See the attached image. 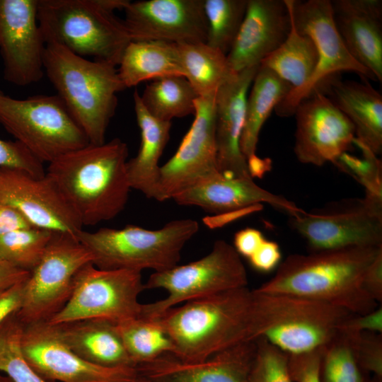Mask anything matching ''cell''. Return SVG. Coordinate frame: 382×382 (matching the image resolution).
<instances>
[{
    "label": "cell",
    "mask_w": 382,
    "mask_h": 382,
    "mask_svg": "<svg viewBox=\"0 0 382 382\" xmlns=\"http://www.w3.org/2000/svg\"><path fill=\"white\" fill-rule=\"evenodd\" d=\"M381 247H350L293 254L280 262L272 278L255 289L265 294H286L325 302L354 315L377 308L363 287L369 265Z\"/></svg>",
    "instance_id": "cell-1"
},
{
    "label": "cell",
    "mask_w": 382,
    "mask_h": 382,
    "mask_svg": "<svg viewBox=\"0 0 382 382\" xmlns=\"http://www.w3.org/2000/svg\"><path fill=\"white\" fill-rule=\"evenodd\" d=\"M127 144L119 138L88 144L50 162L46 174L55 183L83 226L116 217L132 190L127 172Z\"/></svg>",
    "instance_id": "cell-2"
},
{
    "label": "cell",
    "mask_w": 382,
    "mask_h": 382,
    "mask_svg": "<svg viewBox=\"0 0 382 382\" xmlns=\"http://www.w3.org/2000/svg\"><path fill=\"white\" fill-rule=\"evenodd\" d=\"M253 291L245 286L187 301L157 318L174 345L172 356L197 362L253 341Z\"/></svg>",
    "instance_id": "cell-3"
},
{
    "label": "cell",
    "mask_w": 382,
    "mask_h": 382,
    "mask_svg": "<svg viewBox=\"0 0 382 382\" xmlns=\"http://www.w3.org/2000/svg\"><path fill=\"white\" fill-rule=\"evenodd\" d=\"M43 67L89 143H104L117 106V95L125 88L116 66L87 59L50 42L45 44Z\"/></svg>",
    "instance_id": "cell-4"
},
{
    "label": "cell",
    "mask_w": 382,
    "mask_h": 382,
    "mask_svg": "<svg viewBox=\"0 0 382 382\" xmlns=\"http://www.w3.org/2000/svg\"><path fill=\"white\" fill-rule=\"evenodd\" d=\"M128 0H37V21L45 43L53 42L94 60L119 65L132 41L123 20Z\"/></svg>",
    "instance_id": "cell-5"
},
{
    "label": "cell",
    "mask_w": 382,
    "mask_h": 382,
    "mask_svg": "<svg viewBox=\"0 0 382 382\" xmlns=\"http://www.w3.org/2000/svg\"><path fill=\"white\" fill-rule=\"evenodd\" d=\"M194 219L173 220L158 229L134 225L122 228L83 229L79 241L91 253L93 265L105 270L146 269L163 272L178 265L185 244L198 232Z\"/></svg>",
    "instance_id": "cell-6"
},
{
    "label": "cell",
    "mask_w": 382,
    "mask_h": 382,
    "mask_svg": "<svg viewBox=\"0 0 382 382\" xmlns=\"http://www.w3.org/2000/svg\"><path fill=\"white\" fill-rule=\"evenodd\" d=\"M253 291V340L263 338L288 355L325 347L352 315L320 301Z\"/></svg>",
    "instance_id": "cell-7"
},
{
    "label": "cell",
    "mask_w": 382,
    "mask_h": 382,
    "mask_svg": "<svg viewBox=\"0 0 382 382\" xmlns=\"http://www.w3.org/2000/svg\"><path fill=\"white\" fill-rule=\"evenodd\" d=\"M248 283L245 267L234 247L224 240H217L203 257L153 272L144 283L145 289H163L167 296L142 303L139 317L157 318L178 304L245 287Z\"/></svg>",
    "instance_id": "cell-8"
},
{
    "label": "cell",
    "mask_w": 382,
    "mask_h": 382,
    "mask_svg": "<svg viewBox=\"0 0 382 382\" xmlns=\"http://www.w3.org/2000/svg\"><path fill=\"white\" fill-rule=\"evenodd\" d=\"M0 123L42 163L89 144L57 95L16 99L0 92Z\"/></svg>",
    "instance_id": "cell-9"
},
{
    "label": "cell",
    "mask_w": 382,
    "mask_h": 382,
    "mask_svg": "<svg viewBox=\"0 0 382 382\" xmlns=\"http://www.w3.org/2000/svg\"><path fill=\"white\" fill-rule=\"evenodd\" d=\"M284 1L296 30L313 41L318 52V62L308 80L301 86L292 88L276 107L274 111L278 116L294 115L300 103L314 91L323 90L342 71L354 72L375 80L347 50L335 23L331 1Z\"/></svg>",
    "instance_id": "cell-10"
},
{
    "label": "cell",
    "mask_w": 382,
    "mask_h": 382,
    "mask_svg": "<svg viewBox=\"0 0 382 382\" xmlns=\"http://www.w3.org/2000/svg\"><path fill=\"white\" fill-rule=\"evenodd\" d=\"M289 224L311 252L350 247L382 246V197L329 204L311 212L289 216Z\"/></svg>",
    "instance_id": "cell-11"
},
{
    "label": "cell",
    "mask_w": 382,
    "mask_h": 382,
    "mask_svg": "<svg viewBox=\"0 0 382 382\" xmlns=\"http://www.w3.org/2000/svg\"><path fill=\"white\" fill-rule=\"evenodd\" d=\"M144 290L140 272L105 270L88 263L77 272L67 303L48 322L100 318L117 323L137 318L142 306L139 296Z\"/></svg>",
    "instance_id": "cell-12"
},
{
    "label": "cell",
    "mask_w": 382,
    "mask_h": 382,
    "mask_svg": "<svg viewBox=\"0 0 382 382\" xmlns=\"http://www.w3.org/2000/svg\"><path fill=\"white\" fill-rule=\"evenodd\" d=\"M92 255L77 239L54 232L46 250L24 284L21 309L17 313L24 325L48 321L67 303L74 278Z\"/></svg>",
    "instance_id": "cell-13"
},
{
    "label": "cell",
    "mask_w": 382,
    "mask_h": 382,
    "mask_svg": "<svg viewBox=\"0 0 382 382\" xmlns=\"http://www.w3.org/2000/svg\"><path fill=\"white\" fill-rule=\"evenodd\" d=\"M216 93L196 99L190 128L173 156L161 166L160 202L221 174L216 141Z\"/></svg>",
    "instance_id": "cell-14"
},
{
    "label": "cell",
    "mask_w": 382,
    "mask_h": 382,
    "mask_svg": "<svg viewBox=\"0 0 382 382\" xmlns=\"http://www.w3.org/2000/svg\"><path fill=\"white\" fill-rule=\"evenodd\" d=\"M21 345L31 366L49 382H129L138 375L137 367H104L88 362L48 321L24 325Z\"/></svg>",
    "instance_id": "cell-15"
},
{
    "label": "cell",
    "mask_w": 382,
    "mask_h": 382,
    "mask_svg": "<svg viewBox=\"0 0 382 382\" xmlns=\"http://www.w3.org/2000/svg\"><path fill=\"white\" fill-rule=\"evenodd\" d=\"M294 151L300 163L321 166L347 152L354 127L325 93L314 91L297 106Z\"/></svg>",
    "instance_id": "cell-16"
},
{
    "label": "cell",
    "mask_w": 382,
    "mask_h": 382,
    "mask_svg": "<svg viewBox=\"0 0 382 382\" xmlns=\"http://www.w3.org/2000/svg\"><path fill=\"white\" fill-rule=\"evenodd\" d=\"M0 203L17 209L34 227L76 238L83 230L79 219L46 173L35 176L21 169L0 168Z\"/></svg>",
    "instance_id": "cell-17"
},
{
    "label": "cell",
    "mask_w": 382,
    "mask_h": 382,
    "mask_svg": "<svg viewBox=\"0 0 382 382\" xmlns=\"http://www.w3.org/2000/svg\"><path fill=\"white\" fill-rule=\"evenodd\" d=\"M37 0H0V52L4 77L27 86L44 75L45 41L37 21Z\"/></svg>",
    "instance_id": "cell-18"
},
{
    "label": "cell",
    "mask_w": 382,
    "mask_h": 382,
    "mask_svg": "<svg viewBox=\"0 0 382 382\" xmlns=\"http://www.w3.org/2000/svg\"><path fill=\"white\" fill-rule=\"evenodd\" d=\"M123 10L132 41L207 43L204 0L128 1Z\"/></svg>",
    "instance_id": "cell-19"
},
{
    "label": "cell",
    "mask_w": 382,
    "mask_h": 382,
    "mask_svg": "<svg viewBox=\"0 0 382 382\" xmlns=\"http://www.w3.org/2000/svg\"><path fill=\"white\" fill-rule=\"evenodd\" d=\"M284 0H248L245 16L227 54L234 72L259 66L284 41L291 29Z\"/></svg>",
    "instance_id": "cell-20"
},
{
    "label": "cell",
    "mask_w": 382,
    "mask_h": 382,
    "mask_svg": "<svg viewBox=\"0 0 382 382\" xmlns=\"http://www.w3.org/2000/svg\"><path fill=\"white\" fill-rule=\"evenodd\" d=\"M255 352V342L248 341L201 361H183L169 354L137 369L152 382H249Z\"/></svg>",
    "instance_id": "cell-21"
},
{
    "label": "cell",
    "mask_w": 382,
    "mask_h": 382,
    "mask_svg": "<svg viewBox=\"0 0 382 382\" xmlns=\"http://www.w3.org/2000/svg\"><path fill=\"white\" fill-rule=\"evenodd\" d=\"M259 66L238 72L216 93L217 164L219 172L227 177L253 178L240 143L245 124L248 93Z\"/></svg>",
    "instance_id": "cell-22"
},
{
    "label": "cell",
    "mask_w": 382,
    "mask_h": 382,
    "mask_svg": "<svg viewBox=\"0 0 382 382\" xmlns=\"http://www.w3.org/2000/svg\"><path fill=\"white\" fill-rule=\"evenodd\" d=\"M337 30L349 54L382 81V1H331Z\"/></svg>",
    "instance_id": "cell-23"
},
{
    "label": "cell",
    "mask_w": 382,
    "mask_h": 382,
    "mask_svg": "<svg viewBox=\"0 0 382 382\" xmlns=\"http://www.w3.org/2000/svg\"><path fill=\"white\" fill-rule=\"evenodd\" d=\"M180 205L196 206L213 213L244 209L267 203L295 216L303 212L294 202L258 186L253 178L227 177L221 173L175 196Z\"/></svg>",
    "instance_id": "cell-24"
},
{
    "label": "cell",
    "mask_w": 382,
    "mask_h": 382,
    "mask_svg": "<svg viewBox=\"0 0 382 382\" xmlns=\"http://www.w3.org/2000/svg\"><path fill=\"white\" fill-rule=\"evenodd\" d=\"M324 93L347 117L354 127L355 138L376 155L382 151V96L367 81L333 79Z\"/></svg>",
    "instance_id": "cell-25"
},
{
    "label": "cell",
    "mask_w": 382,
    "mask_h": 382,
    "mask_svg": "<svg viewBox=\"0 0 382 382\" xmlns=\"http://www.w3.org/2000/svg\"><path fill=\"white\" fill-rule=\"evenodd\" d=\"M134 108L140 129L137 154L127 161V172L132 189L160 202V158L169 141L171 122L158 120L144 107L137 91L133 94Z\"/></svg>",
    "instance_id": "cell-26"
},
{
    "label": "cell",
    "mask_w": 382,
    "mask_h": 382,
    "mask_svg": "<svg viewBox=\"0 0 382 382\" xmlns=\"http://www.w3.org/2000/svg\"><path fill=\"white\" fill-rule=\"evenodd\" d=\"M55 325L67 345L88 362L104 367H136L125 348L116 322L93 318Z\"/></svg>",
    "instance_id": "cell-27"
},
{
    "label": "cell",
    "mask_w": 382,
    "mask_h": 382,
    "mask_svg": "<svg viewBox=\"0 0 382 382\" xmlns=\"http://www.w3.org/2000/svg\"><path fill=\"white\" fill-rule=\"evenodd\" d=\"M117 69L125 88L168 76L185 77L175 43L165 41H131Z\"/></svg>",
    "instance_id": "cell-28"
},
{
    "label": "cell",
    "mask_w": 382,
    "mask_h": 382,
    "mask_svg": "<svg viewBox=\"0 0 382 382\" xmlns=\"http://www.w3.org/2000/svg\"><path fill=\"white\" fill-rule=\"evenodd\" d=\"M292 86L267 67L260 64L248 95L241 150L247 159L256 155L260 130Z\"/></svg>",
    "instance_id": "cell-29"
},
{
    "label": "cell",
    "mask_w": 382,
    "mask_h": 382,
    "mask_svg": "<svg viewBox=\"0 0 382 382\" xmlns=\"http://www.w3.org/2000/svg\"><path fill=\"white\" fill-rule=\"evenodd\" d=\"M176 45L185 77L199 97L214 94L237 74L231 69L226 54L206 42Z\"/></svg>",
    "instance_id": "cell-30"
},
{
    "label": "cell",
    "mask_w": 382,
    "mask_h": 382,
    "mask_svg": "<svg viewBox=\"0 0 382 382\" xmlns=\"http://www.w3.org/2000/svg\"><path fill=\"white\" fill-rule=\"evenodd\" d=\"M290 16L291 25L287 37L260 64L296 88L306 83L313 73L318 52L312 39L296 30L291 13Z\"/></svg>",
    "instance_id": "cell-31"
},
{
    "label": "cell",
    "mask_w": 382,
    "mask_h": 382,
    "mask_svg": "<svg viewBox=\"0 0 382 382\" xmlns=\"http://www.w3.org/2000/svg\"><path fill=\"white\" fill-rule=\"evenodd\" d=\"M116 324L128 356L136 367L173 354L174 345L159 318L137 317Z\"/></svg>",
    "instance_id": "cell-32"
},
{
    "label": "cell",
    "mask_w": 382,
    "mask_h": 382,
    "mask_svg": "<svg viewBox=\"0 0 382 382\" xmlns=\"http://www.w3.org/2000/svg\"><path fill=\"white\" fill-rule=\"evenodd\" d=\"M198 95L181 76H168L152 81L145 87L141 101L154 117L166 122L195 115Z\"/></svg>",
    "instance_id": "cell-33"
},
{
    "label": "cell",
    "mask_w": 382,
    "mask_h": 382,
    "mask_svg": "<svg viewBox=\"0 0 382 382\" xmlns=\"http://www.w3.org/2000/svg\"><path fill=\"white\" fill-rule=\"evenodd\" d=\"M248 0H204L207 44L229 52L243 22Z\"/></svg>",
    "instance_id": "cell-34"
},
{
    "label": "cell",
    "mask_w": 382,
    "mask_h": 382,
    "mask_svg": "<svg viewBox=\"0 0 382 382\" xmlns=\"http://www.w3.org/2000/svg\"><path fill=\"white\" fill-rule=\"evenodd\" d=\"M23 327L17 313L0 325V372L13 382H49L37 373L23 354Z\"/></svg>",
    "instance_id": "cell-35"
},
{
    "label": "cell",
    "mask_w": 382,
    "mask_h": 382,
    "mask_svg": "<svg viewBox=\"0 0 382 382\" xmlns=\"http://www.w3.org/2000/svg\"><path fill=\"white\" fill-rule=\"evenodd\" d=\"M53 233L33 226L4 235L0 237V257L30 272L40 261Z\"/></svg>",
    "instance_id": "cell-36"
},
{
    "label": "cell",
    "mask_w": 382,
    "mask_h": 382,
    "mask_svg": "<svg viewBox=\"0 0 382 382\" xmlns=\"http://www.w3.org/2000/svg\"><path fill=\"white\" fill-rule=\"evenodd\" d=\"M320 379L321 382H366L347 335L338 332L325 347Z\"/></svg>",
    "instance_id": "cell-37"
},
{
    "label": "cell",
    "mask_w": 382,
    "mask_h": 382,
    "mask_svg": "<svg viewBox=\"0 0 382 382\" xmlns=\"http://www.w3.org/2000/svg\"><path fill=\"white\" fill-rule=\"evenodd\" d=\"M353 144L361 150V158L345 152L333 163L358 180L365 187L366 195L382 197L381 161L367 146L356 138Z\"/></svg>",
    "instance_id": "cell-38"
},
{
    "label": "cell",
    "mask_w": 382,
    "mask_h": 382,
    "mask_svg": "<svg viewBox=\"0 0 382 382\" xmlns=\"http://www.w3.org/2000/svg\"><path fill=\"white\" fill-rule=\"evenodd\" d=\"M255 342L256 352L249 382H293L289 371V355L263 338Z\"/></svg>",
    "instance_id": "cell-39"
},
{
    "label": "cell",
    "mask_w": 382,
    "mask_h": 382,
    "mask_svg": "<svg viewBox=\"0 0 382 382\" xmlns=\"http://www.w3.org/2000/svg\"><path fill=\"white\" fill-rule=\"evenodd\" d=\"M344 334L347 335L351 341L360 369L373 373L376 378L382 379L381 334L374 332Z\"/></svg>",
    "instance_id": "cell-40"
},
{
    "label": "cell",
    "mask_w": 382,
    "mask_h": 382,
    "mask_svg": "<svg viewBox=\"0 0 382 382\" xmlns=\"http://www.w3.org/2000/svg\"><path fill=\"white\" fill-rule=\"evenodd\" d=\"M0 168L21 169L35 176L46 173L43 163L17 141L0 139Z\"/></svg>",
    "instance_id": "cell-41"
},
{
    "label": "cell",
    "mask_w": 382,
    "mask_h": 382,
    "mask_svg": "<svg viewBox=\"0 0 382 382\" xmlns=\"http://www.w3.org/2000/svg\"><path fill=\"white\" fill-rule=\"evenodd\" d=\"M324 349L289 355V371L293 382H321L320 368Z\"/></svg>",
    "instance_id": "cell-42"
},
{
    "label": "cell",
    "mask_w": 382,
    "mask_h": 382,
    "mask_svg": "<svg viewBox=\"0 0 382 382\" xmlns=\"http://www.w3.org/2000/svg\"><path fill=\"white\" fill-rule=\"evenodd\" d=\"M339 332L347 334H359L362 332L382 333V308L377 307L375 310L362 315L349 316L340 325Z\"/></svg>",
    "instance_id": "cell-43"
},
{
    "label": "cell",
    "mask_w": 382,
    "mask_h": 382,
    "mask_svg": "<svg viewBox=\"0 0 382 382\" xmlns=\"http://www.w3.org/2000/svg\"><path fill=\"white\" fill-rule=\"evenodd\" d=\"M282 253L277 243L265 239L248 258L250 265L260 272H270L278 267Z\"/></svg>",
    "instance_id": "cell-44"
},
{
    "label": "cell",
    "mask_w": 382,
    "mask_h": 382,
    "mask_svg": "<svg viewBox=\"0 0 382 382\" xmlns=\"http://www.w3.org/2000/svg\"><path fill=\"white\" fill-rule=\"evenodd\" d=\"M265 240L261 231L253 228H246L236 233L233 247L238 255L249 258Z\"/></svg>",
    "instance_id": "cell-45"
},
{
    "label": "cell",
    "mask_w": 382,
    "mask_h": 382,
    "mask_svg": "<svg viewBox=\"0 0 382 382\" xmlns=\"http://www.w3.org/2000/svg\"><path fill=\"white\" fill-rule=\"evenodd\" d=\"M25 282V280L0 291V325L21 309Z\"/></svg>",
    "instance_id": "cell-46"
},
{
    "label": "cell",
    "mask_w": 382,
    "mask_h": 382,
    "mask_svg": "<svg viewBox=\"0 0 382 382\" xmlns=\"http://www.w3.org/2000/svg\"><path fill=\"white\" fill-rule=\"evenodd\" d=\"M363 287L378 303L382 301V251L368 267L363 279Z\"/></svg>",
    "instance_id": "cell-47"
},
{
    "label": "cell",
    "mask_w": 382,
    "mask_h": 382,
    "mask_svg": "<svg viewBox=\"0 0 382 382\" xmlns=\"http://www.w3.org/2000/svg\"><path fill=\"white\" fill-rule=\"evenodd\" d=\"M33 226L17 209L8 204L0 203V237Z\"/></svg>",
    "instance_id": "cell-48"
},
{
    "label": "cell",
    "mask_w": 382,
    "mask_h": 382,
    "mask_svg": "<svg viewBox=\"0 0 382 382\" xmlns=\"http://www.w3.org/2000/svg\"><path fill=\"white\" fill-rule=\"evenodd\" d=\"M30 273L0 257V291L24 282L28 278Z\"/></svg>",
    "instance_id": "cell-49"
},
{
    "label": "cell",
    "mask_w": 382,
    "mask_h": 382,
    "mask_svg": "<svg viewBox=\"0 0 382 382\" xmlns=\"http://www.w3.org/2000/svg\"><path fill=\"white\" fill-rule=\"evenodd\" d=\"M129 382H152V381L138 374L134 379H132V381Z\"/></svg>",
    "instance_id": "cell-50"
},
{
    "label": "cell",
    "mask_w": 382,
    "mask_h": 382,
    "mask_svg": "<svg viewBox=\"0 0 382 382\" xmlns=\"http://www.w3.org/2000/svg\"><path fill=\"white\" fill-rule=\"evenodd\" d=\"M0 382H13L6 375L0 372Z\"/></svg>",
    "instance_id": "cell-51"
}]
</instances>
